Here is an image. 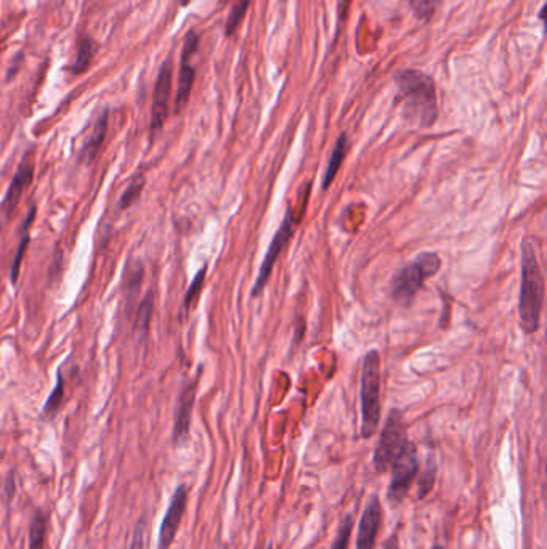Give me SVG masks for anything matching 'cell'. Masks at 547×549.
<instances>
[{
  "mask_svg": "<svg viewBox=\"0 0 547 549\" xmlns=\"http://www.w3.org/2000/svg\"><path fill=\"white\" fill-rule=\"evenodd\" d=\"M395 84L407 119L424 129L433 126L438 117L433 79L422 71L404 70L395 76Z\"/></svg>",
  "mask_w": 547,
  "mask_h": 549,
  "instance_id": "1",
  "label": "cell"
},
{
  "mask_svg": "<svg viewBox=\"0 0 547 549\" xmlns=\"http://www.w3.org/2000/svg\"><path fill=\"white\" fill-rule=\"evenodd\" d=\"M544 304V278L531 239L521 244V283L519 295L520 326L526 335L539 330Z\"/></svg>",
  "mask_w": 547,
  "mask_h": 549,
  "instance_id": "2",
  "label": "cell"
},
{
  "mask_svg": "<svg viewBox=\"0 0 547 549\" xmlns=\"http://www.w3.org/2000/svg\"><path fill=\"white\" fill-rule=\"evenodd\" d=\"M380 421V357L377 350L365 355L361 369V437L371 439Z\"/></svg>",
  "mask_w": 547,
  "mask_h": 549,
  "instance_id": "3",
  "label": "cell"
},
{
  "mask_svg": "<svg viewBox=\"0 0 547 549\" xmlns=\"http://www.w3.org/2000/svg\"><path fill=\"white\" fill-rule=\"evenodd\" d=\"M441 267V259L435 252H422L407 267H403L392 280V298L397 304L408 307L413 304L429 278Z\"/></svg>",
  "mask_w": 547,
  "mask_h": 549,
  "instance_id": "4",
  "label": "cell"
},
{
  "mask_svg": "<svg viewBox=\"0 0 547 549\" xmlns=\"http://www.w3.org/2000/svg\"><path fill=\"white\" fill-rule=\"evenodd\" d=\"M409 445L407 423L399 410H392L387 416V421L380 430V439L374 452L372 464L377 474H385L389 471L392 462L402 455Z\"/></svg>",
  "mask_w": 547,
  "mask_h": 549,
  "instance_id": "5",
  "label": "cell"
},
{
  "mask_svg": "<svg viewBox=\"0 0 547 549\" xmlns=\"http://www.w3.org/2000/svg\"><path fill=\"white\" fill-rule=\"evenodd\" d=\"M389 471L392 477L387 489V499L392 506H399L419 474V458L413 442H409L407 450L392 462Z\"/></svg>",
  "mask_w": 547,
  "mask_h": 549,
  "instance_id": "6",
  "label": "cell"
},
{
  "mask_svg": "<svg viewBox=\"0 0 547 549\" xmlns=\"http://www.w3.org/2000/svg\"><path fill=\"white\" fill-rule=\"evenodd\" d=\"M296 227H297L296 215H294L292 209H287V212L284 215V219H282V222H281L278 232L275 233L272 243H270V246H268L267 256H265V259H263L262 267L259 270V275H257L255 285H254V288H252V298H259V295L263 293V289H265L270 276H272L275 263H276V261H278V257L282 254V251L287 248L289 241L292 239V234H294V230H296Z\"/></svg>",
  "mask_w": 547,
  "mask_h": 549,
  "instance_id": "7",
  "label": "cell"
},
{
  "mask_svg": "<svg viewBox=\"0 0 547 549\" xmlns=\"http://www.w3.org/2000/svg\"><path fill=\"white\" fill-rule=\"evenodd\" d=\"M188 504V487L180 484L175 489L174 495H172L170 504L165 516L161 522V528H159V540H158V549H170L172 543L175 540V535L180 527L183 516H185Z\"/></svg>",
  "mask_w": 547,
  "mask_h": 549,
  "instance_id": "8",
  "label": "cell"
},
{
  "mask_svg": "<svg viewBox=\"0 0 547 549\" xmlns=\"http://www.w3.org/2000/svg\"><path fill=\"white\" fill-rule=\"evenodd\" d=\"M172 74H174V63L172 57L165 58L158 74L155 85V95H153L151 108V131L158 132L164 126L169 116V102L172 94Z\"/></svg>",
  "mask_w": 547,
  "mask_h": 549,
  "instance_id": "9",
  "label": "cell"
},
{
  "mask_svg": "<svg viewBox=\"0 0 547 549\" xmlns=\"http://www.w3.org/2000/svg\"><path fill=\"white\" fill-rule=\"evenodd\" d=\"M382 503L377 495L368 499V504L363 511L358 522V533H356L355 549H376L377 535L382 526Z\"/></svg>",
  "mask_w": 547,
  "mask_h": 549,
  "instance_id": "10",
  "label": "cell"
},
{
  "mask_svg": "<svg viewBox=\"0 0 547 549\" xmlns=\"http://www.w3.org/2000/svg\"><path fill=\"white\" fill-rule=\"evenodd\" d=\"M33 178H34V151L31 150L23 156L21 163L16 169L13 180H11L10 187L7 190V195H5L2 206H0L5 214L11 215V212L18 207L24 191L29 188L31 183H33Z\"/></svg>",
  "mask_w": 547,
  "mask_h": 549,
  "instance_id": "11",
  "label": "cell"
},
{
  "mask_svg": "<svg viewBox=\"0 0 547 549\" xmlns=\"http://www.w3.org/2000/svg\"><path fill=\"white\" fill-rule=\"evenodd\" d=\"M196 388H198V379L183 388L180 397H178L175 423H174V443L180 445L185 443L189 435V425H192L193 406L196 400Z\"/></svg>",
  "mask_w": 547,
  "mask_h": 549,
  "instance_id": "12",
  "label": "cell"
},
{
  "mask_svg": "<svg viewBox=\"0 0 547 549\" xmlns=\"http://www.w3.org/2000/svg\"><path fill=\"white\" fill-rule=\"evenodd\" d=\"M106 131H108V111L104 109L101 116L95 121L94 127H92V132L87 137V140L84 141V145L79 151V163L81 164H92L94 159L96 158V154L100 153L101 145L104 141V137H106Z\"/></svg>",
  "mask_w": 547,
  "mask_h": 549,
  "instance_id": "13",
  "label": "cell"
},
{
  "mask_svg": "<svg viewBox=\"0 0 547 549\" xmlns=\"http://www.w3.org/2000/svg\"><path fill=\"white\" fill-rule=\"evenodd\" d=\"M194 77H196V71L194 67L189 65V60H182L180 76H178V89L175 97L177 113H180V111L187 107L189 95H192V90H193Z\"/></svg>",
  "mask_w": 547,
  "mask_h": 549,
  "instance_id": "14",
  "label": "cell"
},
{
  "mask_svg": "<svg viewBox=\"0 0 547 549\" xmlns=\"http://www.w3.org/2000/svg\"><path fill=\"white\" fill-rule=\"evenodd\" d=\"M347 150H348L347 134H342L341 137L337 138V143L334 146V150H333V153H331V158H329V163H328V169H326V172H324V178H323V190L324 191L328 190L331 185H333L334 178L337 175V172H339L341 165L343 163V159H346Z\"/></svg>",
  "mask_w": 547,
  "mask_h": 549,
  "instance_id": "15",
  "label": "cell"
},
{
  "mask_svg": "<svg viewBox=\"0 0 547 549\" xmlns=\"http://www.w3.org/2000/svg\"><path fill=\"white\" fill-rule=\"evenodd\" d=\"M153 312H155V293L148 291L143 298V300L140 302L137 315H135L133 331H135V335H137L138 341H143V339L148 336Z\"/></svg>",
  "mask_w": 547,
  "mask_h": 549,
  "instance_id": "16",
  "label": "cell"
},
{
  "mask_svg": "<svg viewBox=\"0 0 547 549\" xmlns=\"http://www.w3.org/2000/svg\"><path fill=\"white\" fill-rule=\"evenodd\" d=\"M34 217H35V207L33 206L29 211V215L23 222L21 241H20V244H18L16 256L13 259V263H11L10 275H11V283H13V285L18 281V275H20V267H21L23 257H24V254H26V249H28V244H29V228H31V224H33Z\"/></svg>",
  "mask_w": 547,
  "mask_h": 549,
  "instance_id": "17",
  "label": "cell"
},
{
  "mask_svg": "<svg viewBox=\"0 0 547 549\" xmlns=\"http://www.w3.org/2000/svg\"><path fill=\"white\" fill-rule=\"evenodd\" d=\"M141 283H143V265L140 261L128 262L126 268V293H127V304L132 305L135 295L138 294Z\"/></svg>",
  "mask_w": 547,
  "mask_h": 549,
  "instance_id": "18",
  "label": "cell"
},
{
  "mask_svg": "<svg viewBox=\"0 0 547 549\" xmlns=\"http://www.w3.org/2000/svg\"><path fill=\"white\" fill-rule=\"evenodd\" d=\"M95 57V44L90 37H84V39L79 42L77 47V55L74 58V63L71 66V72L72 74H82L89 70V66L92 63V60Z\"/></svg>",
  "mask_w": 547,
  "mask_h": 549,
  "instance_id": "19",
  "label": "cell"
},
{
  "mask_svg": "<svg viewBox=\"0 0 547 549\" xmlns=\"http://www.w3.org/2000/svg\"><path fill=\"white\" fill-rule=\"evenodd\" d=\"M47 536V517L42 511H35V514L29 526V548L28 549H44Z\"/></svg>",
  "mask_w": 547,
  "mask_h": 549,
  "instance_id": "20",
  "label": "cell"
},
{
  "mask_svg": "<svg viewBox=\"0 0 547 549\" xmlns=\"http://www.w3.org/2000/svg\"><path fill=\"white\" fill-rule=\"evenodd\" d=\"M145 182L146 180H145L143 174H138L132 178L131 183H128V187L124 190V193L121 195V200H119L121 211H124V209L133 206L135 202L140 200V196L145 190Z\"/></svg>",
  "mask_w": 547,
  "mask_h": 549,
  "instance_id": "21",
  "label": "cell"
},
{
  "mask_svg": "<svg viewBox=\"0 0 547 549\" xmlns=\"http://www.w3.org/2000/svg\"><path fill=\"white\" fill-rule=\"evenodd\" d=\"M63 400H65V381H63V376H61V371H58L57 386H55L50 397L47 398L44 410H42V415L45 418H55V415H57L58 410L61 408V405H63Z\"/></svg>",
  "mask_w": 547,
  "mask_h": 549,
  "instance_id": "22",
  "label": "cell"
},
{
  "mask_svg": "<svg viewBox=\"0 0 547 549\" xmlns=\"http://www.w3.org/2000/svg\"><path fill=\"white\" fill-rule=\"evenodd\" d=\"M353 526H355V519L353 514H347L343 517L339 530H337V535L331 545L329 549H348L350 546V536H352L353 532Z\"/></svg>",
  "mask_w": 547,
  "mask_h": 549,
  "instance_id": "23",
  "label": "cell"
},
{
  "mask_svg": "<svg viewBox=\"0 0 547 549\" xmlns=\"http://www.w3.org/2000/svg\"><path fill=\"white\" fill-rule=\"evenodd\" d=\"M435 477H436L435 462L429 461L426 469H424V471L419 474V479H417V498L424 499L430 491H432L435 485Z\"/></svg>",
  "mask_w": 547,
  "mask_h": 549,
  "instance_id": "24",
  "label": "cell"
},
{
  "mask_svg": "<svg viewBox=\"0 0 547 549\" xmlns=\"http://www.w3.org/2000/svg\"><path fill=\"white\" fill-rule=\"evenodd\" d=\"M440 5L441 0H411V7L414 10V15L422 21L432 20Z\"/></svg>",
  "mask_w": 547,
  "mask_h": 549,
  "instance_id": "25",
  "label": "cell"
},
{
  "mask_svg": "<svg viewBox=\"0 0 547 549\" xmlns=\"http://www.w3.org/2000/svg\"><path fill=\"white\" fill-rule=\"evenodd\" d=\"M249 4H250V0H236V4L233 5V9H231L228 20H226V34L228 36L235 34V31L238 29V26L243 21V18L245 16V11H248V9H249Z\"/></svg>",
  "mask_w": 547,
  "mask_h": 549,
  "instance_id": "26",
  "label": "cell"
},
{
  "mask_svg": "<svg viewBox=\"0 0 547 549\" xmlns=\"http://www.w3.org/2000/svg\"><path fill=\"white\" fill-rule=\"evenodd\" d=\"M206 271H207V265H204V267H202L198 273H196L194 280L192 281V285H189L188 291L185 294V300H183V307H185V310H188V308L193 305V302L198 299V295L201 294L202 285H204V280H206Z\"/></svg>",
  "mask_w": 547,
  "mask_h": 549,
  "instance_id": "27",
  "label": "cell"
},
{
  "mask_svg": "<svg viewBox=\"0 0 547 549\" xmlns=\"http://www.w3.org/2000/svg\"><path fill=\"white\" fill-rule=\"evenodd\" d=\"M145 532H146L145 519L143 517H140L138 522L135 523V527H133L131 546H128V549H145Z\"/></svg>",
  "mask_w": 547,
  "mask_h": 549,
  "instance_id": "28",
  "label": "cell"
},
{
  "mask_svg": "<svg viewBox=\"0 0 547 549\" xmlns=\"http://www.w3.org/2000/svg\"><path fill=\"white\" fill-rule=\"evenodd\" d=\"M384 549H399V540H398V533L393 532L389 538H387Z\"/></svg>",
  "mask_w": 547,
  "mask_h": 549,
  "instance_id": "29",
  "label": "cell"
},
{
  "mask_svg": "<svg viewBox=\"0 0 547 549\" xmlns=\"http://www.w3.org/2000/svg\"><path fill=\"white\" fill-rule=\"evenodd\" d=\"M341 2L343 4L341 7V15L346 16L347 15V10H348V5H350V0H341Z\"/></svg>",
  "mask_w": 547,
  "mask_h": 549,
  "instance_id": "30",
  "label": "cell"
},
{
  "mask_svg": "<svg viewBox=\"0 0 547 549\" xmlns=\"http://www.w3.org/2000/svg\"><path fill=\"white\" fill-rule=\"evenodd\" d=\"M432 549H445V548L441 546V545H433V546H432Z\"/></svg>",
  "mask_w": 547,
  "mask_h": 549,
  "instance_id": "31",
  "label": "cell"
},
{
  "mask_svg": "<svg viewBox=\"0 0 547 549\" xmlns=\"http://www.w3.org/2000/svg\"><path fill=\"white\" fill-rule=\"evenodd\" d=\"M189 0H182V5H188Z\"/></svg>",
  "mask_w": 547,
  "mask_h": 549,
  "instance_id": "32",
  "label": "cell"
},
{
  "mask_svg": "<svg viewBox=\"0 0 547 549\" xmlns=\"http://www.w3.org/2000/svg\"><path fill=\"white\" fill-rule=\"evenodd\" d=\"M0 233H2V225H0Z\"/></svg>",
  "mask_w": 547,
  "mask_h": 549,
  "instance_id": "33",
  "label": "cell"
},
{
  "mask_svg": "<svg viewBox=\"0 0 547 549\" xmlns=\"http://www.w3.org/2000/svg\"><path fill=\"white\" fill-rule=\"evenodd\" d=\"M268 549H272V546H268Z\"/></svg>",
  "mask_w": 547,
  "mask_h": 549,
  "instance_id": "34",
  "label": "cell"
}]
</instances>
